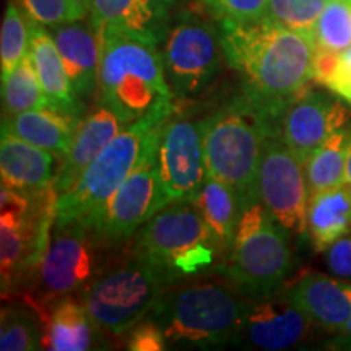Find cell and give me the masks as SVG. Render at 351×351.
Wrapping results in <instances>:
<instances>
[{"label": "cell", "mask_w": 351, "mask_h": 351, "mask_svg": "<svg viewBox=\"0 0 351 351\" xmlns=\"http://www.w3.org/2000/svg\"><path fill=\"white\" fill-rule=\"evenodd\" d=\"M168 8L160 0H91L88 16L99 44L127 36L161 47L171 23Z\"/></svg>", "instance_id": "cell-17"}, {"label": "cell", "mask_w": 351, "mask_h": 351, "mask_svg": "<svg viewBox=\"0 0 351 351\" xmlns=\"http://www.w3.org/2000/svg\"><path fill=\"white\" fill-rule=\"evenodd\" d=\"M317 49L341 52L351 46V3L346 0H328L314 28Z\"/></svg>", "instance_id": "cell-31"}, {"label": "cell", "mask_w": 351, "mask_h": 351, "mask_svg": "<svg viewBox=\"0 0 351 351\" xmlns=\"http://www.w3.org/2000/svg\"><path fill=\"white\" fill-rule=\"evenodd\" d=\"M173 112L150 114L125 125L86 166L69 191L57 197V225L75 221L86 228L93 226L117 189L137 165L153 127L168 121Z\"/></svg>", "instance_id": "cell-7"}, {"label": "cell", "mask_w": 351, "mask_h": 351, "mask_svg": "<svg viewBox=\"0 0 351 351\" xmlns=\"http://www.w3.org/2000/svg\"><path fill=\"white\" fill-rule=\"evenodd\" d=\"M228 65L241 78V93L271 121L314 80V39L263 16L251 23H219Z\"/></svg>", "instance_id": "cell-1"}, {"label": "cell", "mask_w": 351, "mask_h": 351, "mask_svg": "<svg viewBox=\"0 0 351 351\" xmlns=\"http://www.w3.org/2000/svg\"><path fill=\"white\" fill-rule=\"evenodd\" d=\"M98 103L125 125L156 112L174 111L160 47L140 39L112 36L101 43Z\"/></svg>", "instance_id": "cell-5"}, {"label": "cell", "mask_w": 351, "mask_h": 351, "mask_svg": "<svg viewBox=\"0 0 351 351\" xmlns=\"http://www.w3.org/2000/svg\"><path fill=\"white\" fill-rule=\"evenodd\" d=\"M29 51V23L15 0H8L0 29V78L7 80Z\"/></svg>", "instance_id": "cell-30"}, {"label": "cell", "mask_w": 351, "mask_h": 351, "mask_svg": "<svg viewBox=\"0 0 351 351\" xmlns=\"http://www.w3.org/2000/svg\"><path fill=\"white\" fill-rule=\"evenodd\" d=\"M166 288L147 263L132 256L95 278L78 298L101 332L121 337L150 315Z\"/></svg>", "instance_id": "cell-11"}, {"label": "cell", "mask_w": 351, "mask_h": 351, "mask_svg": "<svg viewBox=\"0 0 351 351\" xmlns=\"http://www.w3.org/2000/svg\"><path fill=\"white\" fill-rule=\"evenodd\" d=\"M194 202L228 258L243 215L238 195L226 182L207 174Z\"/></svg>", "instance_id": "cell-26"}, {"label": "cell", "mask_w": 351, "mask_h": 351, "mask_svg": "<svg viewBox=\"0 0 351 351\" xmlns=\"http://www.w3.org/2000/svg\"><path fill=\"white\" fill-rule=\"evenodd\" d=\"M212 20L202 8H186L171 19L160 52L174 98L194 99L204 95L219 75L225 56L219 28Z\"/></svg>", "instance_id": "cell-9"}, {"label": "cell", "mask_w": 351, "mask_h": 351, "mask_svg": "<svg viewBox=\"0 0 351 351\" xmlns=\"http://www.w3.org/2000/svg\"><path fill=\"white\" fill-rule=\"evenodd\" d=\"M125 124L111 109L98 103L95 111L83 117L72 140L67 155L56 168L52 187L57 195L69 191L86 166L106 148V145L124 129Z\"/></svg>", "instance_id": "cell-18"}, {"label": "cell", "mask_w": 351, "mask_h": 351, "mask_svg": "<svg viewBox=\"0 0 351 351\" xmlns=\"http://www.w3.org/2000/svg\"><path fill=\"white\" fill-rule=\"evenodd\" d=\"M132 256L166 287L221 269L226 261L194 200L171 202L153 215L137 231Z\"/></svg>", "instance_id": "cell-3"}, {"label": "cell", "mask_w": 351, "mask_h": 351, "mask_svg": "<svg viewBox=\"0 0 351 351\" xmlns=\"http://www.w3.org/2000/svg\"><path fill=\"white\" fill-rule=\"evenodd\" d=\"M285 234L265 205L257 202L241 215L231 252L219 270L251 298L278 291L293 265Z\"/></svg>", "instance_id": "cell-8"}, {"label": "cell", "mask_w": 351, "mask_h": 351, "mask_svg": "<svg viewBox=\"0 0 351 351\" xmlns=\"http://www.w3.org/2000/svg\"><path fill=\"white\" fill-rule=\"evenodd\" d=\"M337 335H341V337H351V317L346 320L345 326H341L339 330H337Z\"/></svg>", "instance_id": "cell-41"}, {"label": "cell", "mask_w": 351, "mask_h": 351, "mask_svg": "<svg viewBox=\"0 0 351 351\" xmlns=\"http://www.w3.org/2000/svg\"><path fill=\"white\" fill-rule=\"evenodd\" d=\"M127 350L130 351H161L168 350V341L160 326L150 319H143L129 332Z\"/></svg>", "instance_id": "cell-35"}, {"label": "cell", "mask_w": 351, "mask_h": 351, "mask_svg": "<svg viewBox=\"0 0 351 351\" xmlns=\"http://www.w3.org/2000/svg\"><path fill=\"white\" fill-rule=\"evenodd\" d=\"M327 3L328 0H269L265 19L313 38L315 23Z\"/></svg>", "instance_id": "cell-32"}, {"label": "cell", "mask_w": 351, "mask_h": 351, "mask_svg": "<svg viewBox=\"0 0 351 351\" xmlns=\"http://www.w3.org/2000/svg\"><path fill=\"white\" fill-rule=\"evenodd\" d=\"M44 320L32 302H8L0 314V350L34 351L43 348Z\"/></svg>", "instance_id": "cell-28"}, {"label": "cell", "mask_w": 351, "mask_h": 351, "mask_svg": "<svg viewBox=\"0 0 351 351\" xmlns=\"http://www.w3.org/2000/svg\"><path fill=\"white\" fill-rule=\"evenodd\" d=\"M43 348L52 351H90L108 348L101 332L86 313L80 298L65 296L47 307L43 314Z\"/></svg>", "instance_id": "cell-19"}, {"label": "cell", "mask_w": 351, "mask_h": 351, "mask_svg": "<svg viewBox=\"0 0 351 351\" xmlns=\"http://www.w3.org/2000/svg\"><path fill=\"white\" fill-rule=\"evenodd\" d=\"M351 232V186L314 192L309 197L306 234L315 252H326L337 239Z\"/></svg>", "instance_id": "cell-25"}, {"label": "cell", "mask_w": 351, "mask_h": 351, "mask_svg": "<svg viewBox=\"0 0 351 351\" xmlns=\"http://www.w3.org/2000/svg\"><path fill=\"white\" fill-rule=\"evenodd\" d=\"M345 181L351 186V143L348 148V156H346V173H345Z\"/></svg>", "instance_id": "cell-40"}, {"label": "cell", "mask_w": 351, "mask_h": 351, "mask_svg": "<svg viewBox=\"0 0 351 351\" xmlns=\"http://www.w3.org/2000/svg\"><path fill=\"white\" fill-rule=\"evenodd\" d=\"M158 171L166 205L195 199L207 178L205 117L171 116L165 122L158 145Z\"/></svg>", "instance_id": "cell-14"}, {"label": "cell", "mask_w": 351, "mask_h": 351, "mask_svg": "<svg viewBox=\"0 0 351 351\" xmlns=\"http://www.w3.org/2000/svg\"><path fill=\"white\" fill-rule=\"evenodd\" d=\"M346 2H350V3H351V0H346Z\"/></svg>", "instance_id": "cell-43"}, {"label": "cell", "mask_w": 351, "mask_h": 351, "mask_svg": "<svg viewBox=\"0 0 351 351\" xmlns=\"http://www.w3.org/2000/svg\"><path fill=\"white\" fill-rule=\"evenodd\" d=\"M313 320L282 289L249 300L232 346L282 351L301 343Z\"/></svg>", "instance_id": "cell-15"}, {"label": "cell", "mask_w": 351, "mask_h": 351, "mask_svg": "<svg viewBox=\"0 0 351 351\" xmlns=\"http://www.w3.org/2000/svg\"><path fill=\"white\" fill-rule=\"evenodd\" d=\"M56 189L0 191V276L2 296L29 287L41 265L56 223Z\"/></svg>", "instance_id": "cell-6"}, {"label": "cell", "mask_w": 351, "mask_h": 351, "mask_svg": "<svg viewBox=\"0 0 351 351\" xmlns=\"http://www.w3.org/2000/svg\"><path fill=\"white\" fill-rule=\"evenodd\" d=\"M328 270L339 278H351V232L337 239L326 251Z\"/></svg>", "instance_id": "cell-36"}, {"label": "cell", "mask_w": 351, "mask_h": 351, "mask_svg": "<svg viewBox=\"0 0 351 351\" xmlns=\"http://www.w3.org/2000/svg\"><path fill=\"white\" fill-rule=\"evenodd\" d=\"M261 202L287 234H304L309 184L304 163L280 138L278 129L265 140L258 171Z\"/></svg>", "instance_id": "cell-13"}, {"label": "cell", "mask_w": 351, "mask_h": 351, "mask_svg": "<svg viewBox=\"0 0 351 351\" xmlns=\"http://www.w3.org/2000/svg\"><path fill=\"white\" fill-rule=\"evenodd\" d=\"M54 155L23 138L2 132L0 176L2 186L20 192H38L54 179Z\"/></svg>", "instance_id": "cell-23"}, {"label": "cell", "mask_w": 351, "mask_h": 351, "mask_svg": "<svg viewBox=\"0 0 351 351\" xmlns=\"http://www.w3.org/2000/svg\"><path fill=\"white\" fill-rule=\"evenodd\" d=\"M160 2L163 3V5H166V7H171V5H173V3L179 2V0H160Z\"/></svg>", "instance_id": "cell-42"}, {"label": "cell", "mask_w": 351, "mask_h": 351, "mask_svg": "<svg viewBox=\"0 0 351 351\" xmlns=\"http://www.w3.org/2000/svg\"><path fill=\"white\" fill-rule=\"evenodd\" d=\"M52 38L62 56L65 70L78 98H90L98 91L101 44L90 21L82 20L56 26Z\"/></svg>", "instance_id": "cell-20"}, {"label": "cell", "mask_w": 351, "mask_h": 351, "mask_svg": "<svg viewBox=\"0 0 351 351\" xmlns=\"http://www.w3.org/2000/svg\"><path fill=\"white\" fill-rule=\"evenodd\" d=\"M83 117L51 104L13 116H2V132L23 138L54 156L67 155Z\"/></svg>", "instance_id": "cell-22"}, {"label": "cell", "mask_w": 351, "mask_h": 351, "mask_svg": "<svg viewBox=\"0 0 351 351\" xmlns=\"http://www.w3.org/2000/svg\"><path fill=\"white\" fill-rule=\"evenodd\" d=\"M326 348L330 350H348L351 351V337H341L339 335L337 339L327 341Z\"/></svg>", "instance_id": "cell-38"}, {"label": "cell", "mask_w": 351, "mask_h": 351, "mask_svg": "<svg viewBox=\"0 0 351 351\" xmlns=\"http://www.w3.org/2000/svg\"><path fill=\"white\" fill-rule=\"evenodd\" d=\"M351 125L332 134L304 163L311 194L345 184Z\"/></svg>", "instance_id": "cell-27"}, {"label": "cell", "mask_w": 351, "mask_h": 351, "mask_svg": "<svg viewBox=\"0 0 351 351\" xmlns=\"http://www.w3.org/2000/svg\"><path fill=\"white\" fill-rule=\"evenodd\" d=\"M278 129L241 93L205 116L207 174L226 182L238 195L243 212L261 202L258 171L265 140Z\"/></svg>", "instance_id": "cell-2"}, {"label": "cell", "mask_w": 351, "mask_h": 351, "mask_svg": "<svg viewBox=\"0 0 351 351\" xmlns=\"http://www.w3.org/2000/svg\"><path fill=\"white\" fill-rule=\"evenodd\" d=\"M29 23V54H32L34 69H36L47 104L60 111L82 116L83 104L73 90L67 70H65L62 56L51 32L43 25Z\"/></svg>", "instance_id": "cell-24"}, {"label": "cell", "mask_w": 351, "mask_h": 351, "mask_svg": "<svg viewBox=\"0 0 351 351\" xmlns=\"http://www.w3.org/2000/svg\"><path fill=\"white\" fill-rule=\"evenodd\" d=\"M327 90L343 98L351 106V46L348 49L340 52L339 67H337L332 82L328 83Z\"/></svg>", "instance_id": "cell-37"}, {"label": "cell", "mask_w": 351, "mask_h": 351, "mask_svg": "<svg viewBox=\"0 0 351 351\" xmlns=\"http://www.w3.org/2000/svg\"><path fill=\"white\" fill-rule=\"evenodd\" d=\"M47 104L32 54H26L7 80L2 82V116H13Z\"/></svg>", "instance_id": "cell-29"}, {"label": "cell", "mask_w": 351, "mask_h": 351, "mask_svg": "<svg viewBox=\"0 0 351 351\" xmlns=\"http://www.w3.org/2000/svg\"><path fill=\"white\" fill-rule=\"evenodd\" d=\"M73 5L77 7V10L80 12V15L85 19L86 15H90V8H91V0H70Z\"/></svg>", "instance_id": "cell-39"}, {"label": "cell", "mask_w": 351, "mask_h": 351, "mask_svg": "<svg viewBox=\"0 0 351 351\" xmlns=\"http://www.w3.org/2000/svg\"><path fill=\"white\" fill-rule=\"evenodd\" d=\"M350 116L343 98L306 88L280 116L278 135L306 163L332 134L348 127Z\"/></svg>", "instance_id": "cell-16"}, {"label": "cell", "mask_w": 351, "mask_h": 351, "mask_svg": "<svg viewBox=\"0 0 351 351\" xmlns=\"http://www.w3.org/2000/svg\"><path fill=\"white\" fill-rule=\"evenodd\" d=\"M104 245L108 244L80 223H54L46 254L29 285L33 293L26 301L43 315L60 298L80 295L108 270L103 263Z\"/></svg>", "instance_id": "cell-10"}, {"label": "cell", "mask_w": 351, "mask_h": 351, "mask_svg": "<svg viewBox=\"0 0 351 351\" xmlns=\"http://www.w3.org/2000/svg\"><path fill=\"white\" fill-rule=\"evenodd\" d=\"M251 296L226 283H189L160 296L150 317L168 348L212 350L231 345Z\"/></svg>", "instance_id": "cell-4"}, {"label": "cell", "mask_w": 351, "mask_h": 351, "mask_svg": "<svg viewBox=\"0 0 351 351\" xmlns=\"http://www.w3.org/2000/svg\"><path fill=\"white\" fill-rule=\"evenodd\" d=\"M165 122L153 127L137 165L109 200L95 225L88 228L104 244H116L132 238L166 205L158 171V145Z\"/></svg>", "instance_id": "cell-12"}, {"label": "cell", "mask_w": 351, "mask_h": 351, "mask_svg": "<svg viewBox=\"0 0 351 351\" xmlns=\"http://www.w3.org/2000/svg\"><path fill=\"white\" fill-rule=\"evenodd\" d=\"M197 5L218 23H251L262 20L269 0H195Z\"/></svg>", "instance_id": "cell-33"}, {"label": "cell", "mask_w": 351, "mask_h": 351, "mask_svg": "<svg viewBox=\"0 0 351 351\" xmlns=\"http://www.w3.org/2000/svg\"><path fill=\"white\" fill-rule=\"evenodd\" d=\"M16 3L26 19L49 29L70 21L83 20L70 0H16Z\"/></svg>", "instance_id": "cell-34"}, {"label": "cell", "mask_w": 351, "mask_h": 351, "mask_svg": "<svg viewBox=\"0 0 351 351\" xmlns=\"http://www.w3.org/2000/svg\"><path fill=\"white\" fill-rule=\"evenodd\" d=\"M288 293L313 324L327 330L337 332L351 317V282L306 274Z\"/></svg>", "instance_id": "cell-21"}]
</instances>
